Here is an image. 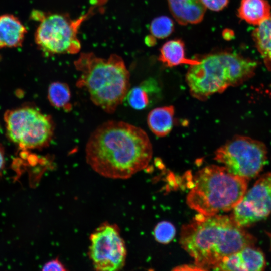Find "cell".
I'll use <instances>...</instances> for the list:
<instances>
[{
	"instance_id": "9c48e42d",
	"label": "cell",
	"mask_w": 271,
	"mask_h": 271,
	"mask_svg": "<svg viewBox=\"0 0 271 271\" xmlns=\"http://www.w3.org/2000/svg\"><path fill=\"white\" fill-rule=\"evenodd\" d=\"M88 256L96 270L115 271L125 265L127 251L117 225L104 222L90 236Z\"/></svg>"
},
{
	"instance_id": "4fadbf2b",
	"label": "cell",
	"mask_w": 271,
	"mask_h": 271,
	"mask_svg": "<svg viewBox=\"0 0 271 271\" xmlns=\"http://www.w3.org/2000/svg\"><path fill=\"white\" fill-rule=\"evenodd\" d=\"M161 92L158 82L153 78H150L129 89L125 99L130 106L140 110L146 109L161 98Z\"/></svg>"
},
{
	"instance_id": "cb8c5ba5",
	"label": "cell",
	"mask_w": 271,
	"mask_h": 271,
	"mask_svg": "<svg viewBox=\"0 0 271 271\" xmlns=\"http://www.w3.org/2000/svg\"><path fill=\"white\" fill-rule=\"evenodd\" d=\"M5 159L4 151L2 147H0V172L4 167Z\"/></svg>"
},
{
	"instance_id": "ba28073f",
	"label": "cell",
	"mask_w": 271,
	"mask_h": 271,
	"mask_svg": "<svg viewBox=\"0 0 271 271\" xmlns=\"http://www.w3.org/2000/svg\"><path fill=\"white\" fill-rule=\"evenodd\" d=\"M89 15L71 20L65 14H43L34 37L38 48L47 55L78 53L81 48L78 29Z\"/></svg>"
},
{
	"instance_id": "8992f818",
	"label": "cell",
	"mask_w": 271,
	"mask_h": 271,
	"mask_svg": "<svg viewBox=\"0 0 271 271\" xmlns=\"http://www.w3.org/2000/svg\"><path fill=\"white\" fill-rule=\"evenodd\" d=\"M4 119L8 138L22 149L41 148L52 139V119L36 108L25 106L8 110Z\"/></svg>"
},
{
	"instance_id": "7c38bea8",
	"label": "cell",
	"mask_w": 271,
	"mask_h": 271,
	"mask_svg": "<svg viewBox=\"0 0 271 271\" xmlns=\"http://www.w3.org/2000/svg\"><path fill=\"white\" fill-rule=\"evenodd\" d=\"M171 13L181 25L196 24L203 19L206 8L201 0H167Z\"/></svg>"
},
{
	"instance_id": "5b68a950",
	"label": "cell",
	"mask_w": 271,
	"mask_h": 271,
	"mask_svg": "<svg viewBox=\"0 0 271 271\" xmlns=\"http://www.w3.org/2000/svg\"><path fill=\"white\" fill-rule=\"evenodd\" d=\"M186 199L191 209L206 216L233 209L247 187V180L230 173L224 166L212 165L198 171Z\"/></svg>"
},
{
	"instance_id": "d4e9b609",
	"label": "cell",
	"mask_w": 271,
	"mask_h": 271,
	"mask_svg": "<svg viewBox=\"0 0 271 271\" xmlns=\"http://www.w3.org/2000/svg\"><path fill=\"white\" fill-rule=\"evenodd\" d=\"M223 36L224 39L229 40L233 36V32L231 30H225L223 32Z\"/></svg>"
},
{
	"instance_id": "ffe728a7",
	"label": "cell",
	"mask_w": 271,
	"mask_h": 271,
	"mask_svg": "<svg viewBox=\"0 0 271 271\" xmlns=\"http://www.w3.org/2000/svg\"><path fill=\"white\" fill-rule=\"evenodd\" d=\"M174 30L173 20L166 16L155 18L152 21L150 30L152 35L158 39H164L169 36Z\"/></svg>"
},
{
	"instance_id": "5bb4252c",
	"label": "cell",
	"mask_w": 271,
	"mask_h": 271,
	"mask_svg": "<svg viewBox=\"0 0 271 271\" xmlns=\"http://www.w3.org/2000/svg\"><path fill=\"white\" fill-rule=\"evenodd\" d=\"M27 29L21 21L12 14L0 16V48L21 46Z\"/></svg>"
},
{
	"instance_id": "e0dca14e",
	"label": "cell",
	"mask_w": 271,
	"mask_h": 271,
	"mask_svg": "<svg viewBox=\"0 0 271 271\" xmlns=\"http://www.w3.org/2000/svg\"><path fill=\"white\" fill-rule=\"evenodd\" d=\"M175 109L173 106L157 107L151 110L147 117L148 126L156 136L163 137L171 131Z\"/></svg>"
},
{
	"instance_id": "7a4b0ae2",
	"label": "cell",
	"mask_w": 271,
	"mask_h": 271,
	"mask_svg": "<svg viewBox=\"0 0 271 271\" xmlns=\"http://www.w3.org/2000/svg\"><path fill=\"white\" fill-rule=\"evenodd\" d=\"M256 238L228 216L197 215L181 229L180 243L201 270L214 269L225 257L254 245Z\"/></svg>"
},
{
	"instance_id": "6da1fadb",
	"label": "cell",
	"mask_w": 271,
	"mask_h": 271,
	"mask_svg": "<svg viewBox=\"0 0 271 271\" xmlns=\"http://www.w3.org/2000/svg\"><path fill=\"white\" fill-rule=\"evenodd\" d=\"M153 148L141 128L121 121L109 120L98 126L85 147L87 164L106 178L126 179L144 169Z\"/></svg>"
},
{
	"instance_id": "52a82bcc",
	"label": "cell",
	"mask_w": 271,
	"mask_h": 271,
	"mask_svg": "<svg viewBox=\"0 0 271 271\" xmlns=\"http://www.w3.org/2000/svg\"><path fill=\"white\" fill-rule=\"evenodd\" d=\"M264 144L243 136H235L215 152L214 159L231 174L247 180L256 177L267 160Z\"/></svg>"
},
{
	"instance_id": "44dd1931",
	"label": "cell",
	"mask_w": 271,
	"mask_h": 271,
	"mask_svg": "<svg viewBox=\"0 0 271 271\" xmlns=\"http://www.w3.org/2000/svg\"><path fill=\"white\" fill-rule=\"evenodd\" d=\"M176 230L170 222L162 221L159 223L154 230L156 240L161 243H168L174 238Z\"/></svg>"
},
{
	"instance_id": "2e32d148",
	"label": "cell",
	"mask_w": 271,
	"mask_h": 271,
	"mask_svg": "<svg viewBox=\"0 0 271 271\" xmlns=\"http://www.w3.org/2000/svg\"><path fill=\"white\" fill-rule=\"evenodd\" d=\"M159 60L169 67L182 64L192 65L198 64V59H189L186 57L185 44L181 39H174L167 41L160 49Z\"/></svg>"
},
{
	"instance_id": "ac0fdd59",
	"label": "cell",
	"mask_w": 271,
	"mask_h": 271,
	"mask_svg": "<svg viewBox=\"0 0 271 271\" xmlns=\"http://www.w3.org/2000/svg\"><path fill=\"white\" fill-rule=\"evenodd\" d=\"M252 37L266 67L271 71V19L257 26Z\"/></svg>"
},
{
	"instance_id": "8fae6325",
	"label": "cell",
	"mask_w": 271,
	"mask_h": 271,
	"mask_svg": "<svg viewBox=\"0 0 271 271\" xmlns=\"http://www.w3.org/2000/svg\"><path fill=\"white\" fill-rule=\"evenodd\" d=\"M265 266L266 260L263 253L252 245L245 247L227 256L214 270L260 271Z\"/></svg>"
},
{
	"instance_id": "9a60e30c",
	"label": "cell",
	"mask_w": 271,
	"mask_h": 271,
	"mask_svg": "<svg viewBox=\"0 0 271 271\" xmlns=\"http://www.w3.org/2000/svg\"><path fill=\"white\" fill-rule=\"evenodd\" d=\"M237 16L246 23L257 26L271 19V7L267 0H241Z\"/></svg>"
},
{
	"instance_id": "7402d4cb",
	"label": "cell",
	"mask_w": 271,
	"mask_h": 271,
	"mask_svg": "<svg viewBox=\"0 0 271 271\" xmlns=\"http://www.w3.org/2000/svg\"><path fill=\"white\" fill-rule=\"evenodd\" d=\"M207 9L213 11H220L227 6L229 0H201Z\"/></svg>"
},
{
	"instance_id": "3957f363",
	"label": "cell",
	"mask_w": 271,
	"mask_h": 271,
	"mask_svg": "<svg viewBox=\"0 0 271 271\" xmlns=\"http://www.w3.org/2000/svg\"><path fill=\"white\" fill-rule=\"evenodd\" d=\"M74 64L80 73L77 87L85 89L95 105L114 113L130 87V74L123 59L116 54L102 58L92 52L82 53Z\"/></svg>"
},
{
	"instance_id": "277c9868",
	"label": "cell",
	"mask_w": 271,
	"mask_h": 271,
	"mask_svg": "<svg viewBox=\"0 0 271 271\" xmlns=\"http://www.w3.org/2000/svg\"><path fill=\"white\" fill-rule=\"evenodd\" d=\"M197 59L200 62L190 65L185 80L191 95L201 101L245 82L255 74L258 66L256 61L229 51L212 52Z\"/></svg>"
},
{
	"instance_id": "30bf717a",
	"label": "cell",
	"mask_w": 271,
	"mask_h": 271,
	"mask_svg": "<svg viewBox=\"0 0 271 271\" xmlns=\"http://www.w3.org/2000/svg\"><path fill=\"white\" fill-rule=\"evenodd\" d=\"M271 214V172L260 177L233 209L231 218L239 226H249Z\"/></svg>"
},
{
	"instance_id": "d6986e66",
	"label": "cell",
	"mask_w": 271,
	"mask_h": 271,
	"mask_svg": "<svg viewBox=\"0 0 271 271\" xmlns=\"http://www.w3.org/2000/svg\"><path fill=\"white\" fill-rule=\"evenodd\" d=\"M48 98L51 105L58 108L70 110L71 92L66 83L60 82L52 83L49 86Z\"/></svg>"
},
{
	"instance_id": "603a6c76",
	"label": "cell",
	"mask_w": 271,
	"mask_h": 271,
	"mask_svg": "<svg viewBox=\"0 0 271 271\" xmlns=\"http://www.w3.org/2000/svg\"><path fill=\"white\" fill-rule=\"evenodd\" d=\"M44 271H65L67 269L64 265L57 258L46 262L42 267Z\"/></svg>"
}]
</instances>
